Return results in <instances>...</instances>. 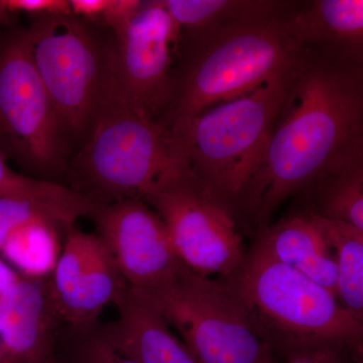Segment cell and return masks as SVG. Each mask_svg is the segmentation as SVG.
Here are the masks:
<instances>
[{
	"label": "cell",
	"mask_w": 363,
	"mask_h": 363,
	"mask_svg": "<svg viewBox=\"0 0 363 363\" xmlns=\"http://www.w3.org/2000/svg\"><path fill=\"white\" fill-rule=\"evenodd\" d=\"M363 156V64L309 49L293 76L236 214L260 228L292 196Z\"/></svg>",
	"instance_id": "obj_1"
},
{
	"label": "cell",
	"mask_w": 363,
	"mask_h": 363,
	"mask_svg": "<svg viewBox=\"0 0 363 363\" xmlns=\"http://www.w3.org/2000/svg\"><path fill=\"white\" fill-rule=\"evenodd\" d=\"M290 11L182 30L171 96L157 121L175 130L210 107L297 70L309 49L289 33Z\"/></svg>",
	"instance_id": "obj_2"
},
{
	"label": "cell",
	"mask_w": 363,
	"mask_h": 363,
	"mask_svg": "<svg viewBox=\"0 0 363 363\" xmlns=\"http://www.w3.org/2000/svg\"><path fill=\"white\" fill-rule=\"evenodd\" d=\"M84 136L70 167L71 187L102 205L145 199L162 181L189 168L171 131L123 94L111 62Z\"/></svg>",
	"instance_id": "obj_3"
},
{
	"label": "cell",
	"mask_w": 363,
	"mask_h": 363,
	"mask_svg": "<svg viewBox=\"0 0 363 363\" xmlns=\"http://www.w3.org/2000/svg\"><path fill=\"white\" fill-rule=\"evenodd\" d=\"M257 336L286 355L307 348L362 351L363 323L330 291L255 245L222 279Z\"/></svg>",
	"instance_id": "obj_4"
},
{
	"label": "cell",
	"mask_w": 363,
	"mask_h": 363,
	"mask_svg": "<svg viewBox=\"0 0 363 363\" xmlns=\"http://www.w3.org/2000/svg\"><path fill=\"white\" fill-rule=\"evenodd\" d=\"M297 70L271 79L242 96L210 107L169 130L191 171L235 214Z\"/></svg>",
	"instance_id": "obj_5"
},
{
	"label": "cell",
	"mask_w": 363,
	"mask_h": 363,
	"mask_svg": "<svg viewBox=\"0 0 363 363\" xmlns=\"http://www.w3.org/2000/svg\"><path fill=\"white\" fill-rule=\"evenodd\" d=\"M198 363H266L272 350L221 279L184 267L175 278L140 289Z\"/></svg>",
	"instance_id": "obj_6"
},
{
	"label": "cell",
	"mask_w": 363,
	"mask_h": 363,
	"mask_svg": "<svg viewBox=\"0 0 363 363\" xmlns=\"http://www.w3.org/2000/svg\"><path fill=\"white\" fill-rule=\"evenodd\" d=\"M66 138L33 65L26 28L2 35L0 154L33 178L51 181L64 169Z\"/></svg>",
	"instance_id": "obj_7"
},
{
	"label": "cell",
	"mask_w": 363,
	"mask_h": 363,
	"mask_svg": "<svg viewBox=\"0 0 363 363\" xmlns=\"http://www.w3.org/2000/svg\"><path fill=\"white\" fill-rule=\"evenodd\" d=\"M26 28L30 56L62 130L84 135L111 62L104 43L73 14L33 16Z\"/></svg>",
	"instance_id": "obj_8"
},
{
	"label": "cell",
	"mask_w": 363,
	"mask_h": 363,
	"mask_svg": "<svg viewBox=\"0 0 363 363\" xmlns=\"http://www.w3.org/2000/svg\"><path fill=\"white\" fill-rule=\"evenodd\" d=\"M143 200L161 216L191 271L225 279L242 264L247 252L236 214L190 168L162 181Z\"/></svg>",
	"instance_id": "obj_9"
},
{
	"label": "cell",
	"mask_w": 363,
	"mask_h": 363,
	"mask_svg": "<svg viewBox=\"0 0 363 363\" xmlns=\"http://www.w3.org/2000/svg\"><path fill=\"white\" fill-rule=\"evenodd\" d=\"M182 30L162 0L143 1L138 13L113 32L111 68L125 97L157 121L168 104Z\"/></svg>",
	"instance_id": "obj_10"
},
{
	"label": "cell",
	"mask_w": 363,
	"mask_h": 363,
	"mask_svg": "<svg viewBox=\"0 0 363 363\" xmlns=\"http://www.w3.org/2000/svg\"><path fill=\"white\" fill-rule=\"evenodd\" d=\"M91 219L128 286L154 288L175 278L185 267L161 216L145 200L107 203Z\"/></svg>",
	"instance_id": "obj_11"
},
{
	"label": "cell",
	"mask_w": 363,
	"mask_h": 363,
	"mask_svg": "<svg viewBox=\"0 0 363 363\" xmlns=\"http://www.w3.org/2000/svg\"><path fill=\"white\" fill-rule=\"evenodd\" d=\"M52 272L50 286L62 322L83 332L128 286L104 241L76 228L67 233Z\"/></svg>",
	"instance_id": "obj_12"
},
{
	"label": "cell",
	"mask_w": 363,
	"mask_h": 363,
	"mask_svg": "<svg viewBox=\"0 0 363 363\" xmlns=\"http://www.w3.org/2000/svg\"><path fill=\"white\" fill-rule=\"evenodd\" d=\"M62 320L50 281L21 276L0 297V338L4 363H49Z\"/></svg>",
	"instance_id": "obj_13"
},
{
	"label": "cell",
	"mask_w": 363,
	"mask_h": 363,
	"mask_svg": "<svg viewBox=\"0 0 363 363\" xmlns=\"http://www.w3.org/2000/svg\"><path fill=\"white\" fill-rule=\"evenodd\" d=\"M118 318L97 335L135 363H198L140 289L128 286L116 302Z\"/></svg>",
	"instance_id": "obj_14"
},
{
	"label": "cell",
	"mask_w": 363,
	"mask_h": 363,
	"mask_svg": "<svg viewBox=\"0 0 363 363\" xmlns=\"http://www.w3.org/2000/svg\"><path fill=\"white\" fill-rule=\"evenodd\" d=\"M286 23L303 48L363 64L362 0L297 1Z\"/></svg>",
	"instance_id": "obj_15"
},
{
	"label": "cell",
	"mask_w": 363,
	"mask_h": 363,
	"mask_svg": "<svg viewBox=\"0 0 363 363\" xmlns=\"http://www.w3.org/2000/svg\"><path fill=\"white\" fill-rule=\"evenodd\" d=\"M255 245L337 297L335 257L311 214L297 209L274 225L262 227Z\"/></svg>",
	"instance_id": "obj_16"
},
{
	"label": "cell",
	"mask_w": 363,
	"mask_h": 363,
	"mask_svg": "<svg viewBox=\"0 0 363 363\" xmlns=\"http://www.w3.org/2000/svg\"><path fill=\"white\" fill-rule=\"evenodd\" d=\"M298 196V209L363 231V156L325 172Z\"/></svg>",
	"instance_id": "obj_17"
},
{
	"label": "cell",
	"mask_w": 363,
	"mask_h": 363,
	"mask_svg": "<svg viewBox=\"0 0 363 363\" xmlns=\"http://www.w3.org/2000/svg\"><path fill=\"white\" fill-rule=\"evenodd\" d=\"M310 214L335 257L339 302L363 323V231L344 222Z\"/></svg>",
	"instance_id": "obj_18"
},
{
	"label": "cell",
	"mask_w": 363,
	"mask_h": 363,
	"mask_svg": "<svg viewBox=\"0 0 363 363\" xmlns=\"http://www.w3.org/2000/svg\"><path fill=\"white\" fill-rule=\"evenodd\" d=\"M183 32L202 30L227 21L288 13L297 1L286 0H162Z\"/></svg>",
	"instance_id": "obj_19"
},
{
	"label": "cell",
	"mask_w": 363,
	"mask_h": 363,
	"mask_svg": "<svg viewBox=\"0 0 363 363\" xmlns=\"http://www.w3.org/2000/svg\"><path fill=\"white\" fill-rule=\"evenodd\" d=\"M60 230L48 222L30 224L11 234L0 252L23 276L43 278L58 260Z\"/></svg>",
	"instance_id": "obj_20"
},
{
	"label": "cell",
	"mask_w": 363,
	"mask_h": 363,
	"mask_svg": "<svg viewBox=\"0 0 363 363\" xmlns=\"http://www.w3.org/2000/svg\"><path fill=\"white\" fill-rule=\"evenodd\" d=\"M37 222H48L67 231L73 228L39 204L16 198H0V250L11 234Z\"/></svg>",
	"instance_id": "obj_21"
},
{
	"label": "cell",
	"mask_w": 363,
	"mask_h": 363,
	"mask_svg": "<svg viewBox=\"0 0 363 363\" xmlns=\"http://www.w3.org/2000/svg\"><path fill=\"white\" fill-rule=\"evenodd\" d=\"M42 182L14 171L0 154V198L37 200L42 195Z\"/></svg>",
	"instance_id": "obj_22"
},
{
	"label": "cell",
	"mask_w": 363,
	"mask_h": 363,
	"mask_svg": "<svg viewBox=\"0 0 363 363\" xmlns=\"http://www.w3.org/2000/svg\"><path fill=\"white\" fill-rule=\"evenodd\" d=\"M13 13H25L33 16L72 14L69 0H4Z\"/></svg>",
	"instance_id": "obj_23"
},
{
	"label": "cell",
	"mask_w": 363,
	"mask_h": 363,
	"mask_svg": "<svg viewBox=\"0 0 363 363\" xmlns=\"http://www.w3.org/2000/svg\"><path fill=\"white\" fill-rule=\"evenodd\" d=\"M81 363H135L117 352L99 336L86 339L80 351Z\"/></svg>",
	"instance_id": "obj_24"
},
{
	"label": "cell",
	"mask_w": 363,
	"mask_h": 363,
	"mask_svg": "<svg viewBox=\"0 0 363 363\" xmlns=\"http://www.w3.org/2000/svg\"><path fill=\"white\" fill-rule=\"evenodd\" d=\"M143 4L140 0H109L108 7L100 21L112 33L116 32L130 21Z\"/></svg>",
	"instance_id": "obj_25"
},
{
	"label": "cell",
	"mask_w": 363,
	"mask_h": 363,
	"mask_svg": "<svg viewBox=\"0 0 363 363\" xmlns=\"http://www.w3.org/2000/svg\"><path fill=\"white\" fill-rule=\"evenodd\" d=\"M71 13L85 20L101 21L109 0H70Z\"/></svg>",
	"instance_id": "obj_26"
},
{
	"label": "cell",
	"mask_w": 363,
	"mask_h": 363,
	"mask_svg": "<svg viewBox=\"0 0 363 363\" xmlns=\"http://www.w3.org/2000/svg\"><path fill=\"white\" fill-rule=\"evenodd\" d=\"M266 363H274L269 359ZM286 363H342L333 351L324 348H313L296 351L288 354Z\"/></svg>",
	"instance_id": "obj_27"
},
{
	"label": "cell",
	"mask_w": 363,
	"mask_h": 363,
	"mask_svg": "<svg viewBox=\"0 0 363 363\" xmlns=\"http://www.w3.org/2000/svg\"><path fill=\"white\" fill-rule=\"evenodd\" d=\"M21 274L13 271L9 264L0 259V297L20 279Z\"/></svg>",
	"instance_id": "obj_28"
},
{
	"label": "cell",
	"mask_w": 363,
	"mask_h": 363,
	"mask_svg": "<svg viewBox=\"0 0 363 363\" xmlns=\"http://www.w3.org/2000/svg\"><path fill=\"white\" fill-rule=\"evenodd\" d=\"M11 13V11L7 9L4 0H0V26L4 25L9 20Z\"/></svg>",
	"instance_id": "obj_29"
},
{
	"label": "cell",
	"mask_w": 363,
	"mask_h": 363,
	"mask_svg": "<svg viewBox=\"0 0 363 363\" xmlns=\"http://www.w3.org/2000/svg\"><path fill=\"white\" fill-rule=\"evenodd\" d=\"M4 359H6V350H4V343L0 338V363H4Z\"/></svg>",
	"instance_id": "obj_30"
},
{
	"label": "cell",
	"mask_w": 363,
	"mask_h": 363,
	"mask_svg": "<svg viewBox=\"0 0 363 363\" xmlns=\"http://www.w3.org/2000/svg\"><path fill=\"white\" fill-rule=\"evenodd\" d=\"M49 363H54V362H49Z\"/></svg>",
	"instance_id": "obj_31"
}]
</instances>
